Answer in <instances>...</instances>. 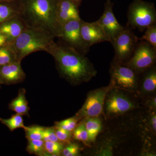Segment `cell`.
I'll use <instances>...</instances> for the list:
<instances>
[{
	"instance_id": "obj_12",
	"label": "cell",
	"mask_w": 156,
	"mask_h": 156,
	"mask_svg": "<svg viewBox=\"0 0 156 156\" xmlns=\"http://www.w3.org/2000/svg\"><path fill=\"white\" fill-rule=\"evenodd\" d=\"M80 31L83 40L89 47L104 42L111 43L110 39L97 20L89 23L82 20Z\"/></svg>"
},
{
	"instance_id": "obj_5",
	"label": "cell",
	"mask_w": 156,
	"mask_h": 156,
	"mask_svg": "<svg viewBox=\"0 0 156 156\" xmlns=\"http://www.w3.org/2000/svg\"><path fill=\"white\" fill-rule=\"evenodd\" d=\"M110 73L112 88L133 92L138 84V73L131 68L115 59L112 63Z\"/></svg>"
},
{
	"instance_id": "obj_13",
	"label": "cell",
	"mask_w": 156,
	"mask_h": 156,
	"mask_svg": "<svg viewBox=\"0 0 156 156\" xmlns=\"http://www.w3.org/2000/svg\"><path fill=\"white\" fill-rule=\"evenodd\" d=\"M26 74L21 66V62H14L0 66V84L14 85L25 80Z\"/></svg>"
},
{
	"instance_id": "obj_33",
	"label": "cell",
	"mask_w": 156,
	"mask_h": 156,
	"mask_svg": "<svg viewBox=\"0 0 156 156\" xmlns=\"http://www.w3.org/2000/svg\"><path fill=\"white\" fill-rule=\"evenodd\" d=\"M8 41L5 37L0 34V47L8 44Z\"/></svg>"
},
{
	"instance_id": "obj_8",
	"label": "cell",
	"mask_w": 156,
	"mask_h": 156,
	"mask_svg": "<svg viewBox=\"0 0 156 156\" xmlns=\"http://www.w3.org/2000/svg\"><path fill=\"white\" fill-rule=\"evenodd\" d=\"M112 88L110 85L89 92L86 101L82 108L76 116L80 119L100 116L103 112L105 100L109 90Z\"/></svg>"
},
{
	"instance_id": "obj_14",
	"label": "cell",
	"mask_w": 156,
	"mask_h": 156,
	"mask_svg": "<svg viewBox=\"0 0 156 156\" xmlns=\"http://www.w3.org/2000/svg\"><path fill=\"white\" fill-rule=\"evenodd\" d=\"M79 6L70 0H57L56 4V17L59 25L74 20H81Z\"/></svg>"
},
{
	"instance_id": "obj_27",
	"label": "cell",
	"mask_w": 156,
	"mask_h": 156,
	"mask_svg": "<svg viewBox=\"0 0 156 156\" xmlns=\"http://www.w3.org/2000/svg\"><path fill=\"white\" fill-rule=\"evenodd\" d=\"M145 33L139 41L148 42L156 50V25L151 26L145 30Z\"/></svg>"
},
{
	"instance_id": "obj_30",
	"label": "cell",
	"mask_w": 156,
	"mask_h": 156,
	"mask_svg": "<svg viewBox=\"0 0 156 156\" xmlns=\"http://www.w3.org/2000/svg\"><path fill=\"white\" fill-rule=\"evenodd\" d=\"M42 140L44 141H52V142L59 141L56 136L54 127H50V128L45 127L43 131Z\"/></svg>"
},
{
	"instance_id": "obj_3",
	"label": "cell",
	"mask_w": 156,
	"mask_h": 156,
	"mask_svg": "<svg viewBox=\"0 0 156 156\" xmlns=\"http://www.w3.org/2000/svg\"><path fill=\"white\" fill-rule=\"evenodd\" d=\"M54 38L44 32L26 28L17 38L8 44L14 52L17 61L21 62L31 53L40 51L47 52L54 41Z\"/></svg>"
},
{
	"instance_id": "obj_21",
	"label": "cell",
	"mask_w": 156,
	"mask_h": 156,
	"mask_svg": "<svg viewBox=\"0 0 156 156\" xmlns=\"http://www.w3.org/2000/svg\"><path fill=\"white\" fill-rule=\"evenodd\" d=\"M26 150L29 153L37 156H46L44 141L43 140H28Z\"/></svg>"
},
{
	"instance_id": "obj_16",
	"label": "cell",
	"mask_w": 156,
	"mask_h": 156,
	"mask_svg": "<svg viewBox=\"0 0 156 156\" xmlns=\"http://www.w3.org/2000/svg\"><path fill=\"white\" fill-rule=\"evenodd\" d=\"M9 108L16 114L21 115L29 116L30 110L28 101L26 97V90L21 89L19 90L17 97L11 101L9 104Z\"/></svg>"
},
{
	"instance_id": "obj_25",
	"label": "cell",
	"mask_w": 156,
	"mask_h": 156,
	"mask_svg": "<svg viewBox=\"0 0 156 156\" xmlns=\"http://www.w3.org/2000/svg\"><path fill=\"white\" fill-rule=\"evenodd\" d=\"M61 142L44 141V149L46 156H59L63 149Z\"/></svg>"
},
{
	"instance_id": "obj_2",
	"label": "cell",
	"mask_w": 156,
	"mask_h": 156,
	"mask_svg": "<svg viewBox=\"0 0 156 156\" xmlns=\"http://www.w3.org/2000/svg\"><path fill=\"white\" fill-rule=\"evenodd\" d=\"M18 16L27 28L60 37L62 27L56 17L57 0H16Z\"/></svg>"
},
{
	"instance_id": "obj_20",
	"label": "cell",
	"mask_w": 156,
	"mask_h": 156,
	"mask_svg": "<svg viewBox=\"0 0 156 156\" xmlns=\"http://www.w3.org/2000/svg\"><path fill=\"white\" fill-rule=\"evenodd\" d=\"M0 122L3 125L7 126L11 131H14L18 128H23L25 127L23 115L18 114L13 115L11 118L8 119L0 118Z\"/></svg>"
},
{
	"instance_id": "obj_10",
	"label": "cell",
	"mask_w": 156,
	"mask_h": 156,
	"mask_svg": "<svg viewBox=\"0 0 156 156\" xmlns=\"http://www.w3.org/2000/svg\"><path fill=\"white\" fill-rule=\"evenodd\" d=\"M110 90L107 94L104 105L108 115L123 114L135 107L133 102L126 95L118 91Z\"/></svg>"
},
{
	"instance_id": "obj_31",
	"label": "cell",
	"mask_w": 156,
	"mask_h": 156,
	"mask_svg": "<svg viewBox=\"0 0 156 156\" xmlns=\"http://www.w3.org/2000/svg\"><path fill=\"white\" fill-rule=\"evenodd\" d=\"M150 127L154 132L155 133L156 131V113H153L151 116L149 121Z\"/></svg>"
},
{
	"instance_id": "obj_11",
	"label": "cell",
	"mask_w": 156,
	"mask_h": 156,
	"mask_svg": "<svg viewBox=\"0 0 156 156\" xmlns=\"http://www.w3.org/2000/svg\"><path fill=\"white\" fill-rule=\"evenodd\" d=\"M113 5L111 0H106L103 14L97 20L110 39L111 43L125 27L120 24L115 17Z\"/></svg>"
},
{
	"instance_id": "obj_19",
	"label": "cell",
	"mask_w": 156,
	"mask_h": 156,
	"mask_svg": "<svg viewBox=\"0 0 156 156\" xmlns=\"http://www.w3.org/2000/svg\"><path fill=\"white\" fill-rule=\"evenodd\" d=\"M143 79L141 89L144 93H151L156 89V70L154 66L145 71Z\"/></svg>"
},
{
	"instance_id": "obj_17",
	"label": "cell",
	"mask_w": 156,
	"mask_h": 156,
	"mask_svg": "<svg viewBox=\"0 0 156 156\" xmlns=\"http://www.w3.org/2000/svg\"><path fill=\"white\" fill-rule=\"evenodd\" d=\"M19 11L16 2H0V24L18 16Z\"/></svg>"
},
{
	"instance_id": "obj_24",
	"label": "cell",
	"mask_w": 156,
	"mask_h": 156,
	"mask_svg": "<svg viewBox=\"0 0 156 156\" xmlns=\"http://www.w3.org/2000/svg\"><path fill=\"white\" fill-rule=\"evenodd\" d=\"M73 137L78 141L83 143L85 144H89V135L84 123L77 125L73 131Z\"/></svg>"
},
{
	"instance_id": "obj_32",
	"label": "cell",
	"mask_w": 156,
	"mask_h": 156,
	"mask_svg": "<svg viewBox=\"0 0 156 156\" xmlns=\"http://www.w3.org/2000/svg\"><path fill=\"white\" fill-rule=\"evenodd\" d=\"M148 106L151 108L155 109L156 107V97L153 98L151 100L148 102Z\"/></svg>"
},
{
	"instance_id": "obj_28",
	"label": "cell",
	"mask_w": 156,
	"mask_h": 156,
	"mask_svg": "<svg viewBox=\"0 0 156 156\" xmlns=\"http://www.w3.org/2000/svg\"><path fill=\"white\" fill-rule=\"evenodd\" d=\"M54 127L56 136L59 142L67 143L68 144L71 142L72 137H73L72 132L66 131L59 127L56 126Z\"/></svg>"
},
{
	"instance_id": "obj_1",
	"label": "cell",
	"mask_w": 156,
	"mask_h": 156,
	"mask_svg": "<svg viewBox=\"0 0 156 156\" xmlns=\"http://www.w3.org/2000/svg\"><path fill=\"white\" fill-rule=\"evenodd\" d=\"M47 52L53 56L61 76L73 84L89 82L97 71L85 55L62 42H53Z\"/></svg>"
},
{
	"instance_id": "obj_22",
	"label": "cell",
	"mask_w": 156,
	"mask_h": 156,
	"mask_svg": "<svg viewBox=\"0 0 156 156\" xmlns=\"http://www.w3.org/2000/svg\"><path fill=\"white\" fill-rule=\"evenodd\" d=\"M16 61V56L9 45L0 47V66Z\"/></svg>"
},
{
	"instance_id": "obj_26",
	"label": "cell",
	"mask_w": 156,
	"mask_h": 156,
	"mask_svg": "<svg viewBox=\"0 0 156 156\" xmlns=\"http://www.w3.org/2000/svg\"><path fill=\"white\" fill-rule=\"evenodd\" d=\"M79 120L80 119L77 117L75 116L69 119L56 122L55 123V126L73 132L75 128L77 126V123Z\"/></svg>"
},
{
	"instance_id": "obj_34",
	"label": "cell",
	"mask_w": 156,
	"mask_h": 156,
	"mask_svg": "<svg viewBox=\"0 0 156 156\" xmlns=\"http://www.w3.org/2000/svg\"><path fill=\"white\" fill-rule=\"evenodd\" d=\"M73 2L74 3L77 5L79 6H80L81 3H82L83 0H70Z\"/></svg>"
},
{
	"instance_id": "obj_29",
	"label": "cell",
	"mask_w": 156,
	"mask_h": 156,
	"mask_svg": "<svg viewBox=\"0 0 156 156\" xmlns=\"http://www.w3.org/2000/svg\"><path fill=\"white\" fill-rule=\"evenodd\" d=\"M80 147L76 143L70 142L67 146L63 148L61 154L64 156H76L80 154Z\"/></svg>"
},
{
	"instance_id": "obj_4",
	"label": "cell",
	"mask_w": 156,
	"mask_h": 156,
	"mask_svg": "<svg viewBox=\"0 0 156 156\" xmlns=\"http://www.w3.org/2000/svg\"><path fill=\"white\" fill-rule=\"evenodd\" d=\"M127 26L131 29L143 31L156 24V10L154 4L142 0H133L128 7Z\"/></svg>"
},
{
	"instance_id": "obj_23",
	"label": "cell",
	"mask_w": 156,
	"mask_h": 156,
	"mask_svg": "<svg viewBox=\"0 0 156 156\" xmlns=\"http://www.w3.org/2000/svg\"><path fill=\"white\" fill-rule=\"evenodd\" d=\"M44 128L37 125L27 127L25 126L23 129L25 131V137L28 140H42Z\"/></svg>"
},
{
	"instance_id": "obj_9",
	"label": "cell",
	"mask_w": 156,
	"mask_h": 156,
	"mask_svg": "<svg viewBox=\"0 0 156 156\" xmlns=\"http://www.w3.org/2000/svg\"><path fill=\"white\" fill-rule=\"evenodd\" d=\"M81 20H74L66 23L62 26L59 38L66 44L85 55L89 52L90 47L84 42L81 36Z\"/></svg>"
},
{
	"instance_id": "obj_35",
	"label": "cell",
	"mask_w": 156,
	"mask_h": 156,
	"mask_svg": "<svg viewBox=\"0 0 156 156\" xmlns=\"http://www.w3.org/2000/svg\"><path fill=\"white\" fill-rule=\"evenodd\" d=\"M16 0H0V2H15Z\"/></svg>"
},
{
	"instance_id": "obj_6",
	"label": "cell",
	"mask_w": 156,
	"mask_h": 156,
	"mask_svg": "<svg viewBox=\"0 0 156 156\" xmlns=\"http://www.w3.org/2000/svg\"><path fill=\"white\" fill-rule=\"evenodd\" d=\"M156 59V49L148 42L140 41L126 65L140 73L154 66Z\"/></svg>"
},
{
	"instance_id": "obj_15",
	"label": "cell",
	"mask_w": 156,
	"mask_h": 156,
	"mask_svg": "<svg viewBox=\"0 0 156 156\" xmlns=\"http://www.w3.org/2000/svg\"><path fill=\"white\" fill-rule=\"evenodd\" d=\"M26 28L22 20L17 16L0 24V34L6 37L9 44L17 38Z\"/></svg>"
},
{
	"instance_id": "obj_36",
	"label": "cell",
	"mask_w": 156,
	"mask_h": 156,
	"mask_svg": "<svg viewBox=\"0 0 156 156\" xmlns=\"http://www.w3.org/2000/svg\"><path fill=\"white\" fill-rule=\"evenodd\" d=\"M1 84H0V89H1Z\"/></svg>"
},
{
	"instance_id": "obj_18",
	"label": "cell",
	"mask_w": 156,
	"mask_h": 156,
	"mask_svg": "<svg viewBox=\"0 0 156 156\" xmlns=\"http://www.w3.org/2000/svg\"><path fill=\"white\" fill-rule=\"evenodd\" d=\"M84 124L89 135V142H94L102 128L101 120L98 117H91L86 119Z\"/></svg>"
},
{
	"instance_id": "obj_7",
	"label": "cell",
	"mask_w": 156,
	"mask_h": 156,
	"mask_svg": "<svg viewBox=\"0 0 156 156\" xmlns=\"http://www.w3.org/2000/svg\"><path fill=\"white\" fill-rule=\"evenodd\" d=\"M139 41V38L132 29L128 26L124 27L111 42L114 48L115 59L121 63H126L133 55Z\"/></svg>"
}]
</instances>
